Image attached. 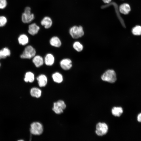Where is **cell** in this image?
Wrapping results in <instances>:
<instances>
[{"mask_svg": "<svg viewBox=\"0 0 141 141\" xmlns=\"http://www.w3.org/2000/svg\"><path fill=\"white\" fill-rule=\"evenodd\" d=\"M102 80L111 83H115L117 80L116 73L113 69H108L105 71L101 77Z\"/></svg>", "mask_w": 141, "mask_h": 141, "instance_id": "cell-1", "label": "cell"}, {"mask_svg": "<svg viewBox=\"0 0 141 141\" xmlns=\"http://www.w3.org/2000/svg\"><path fill=\"white\" fill-rule=\"evenodd\" d=\"M69 33L72 37L77 39L81 37L84 34V32L82 26H74L69 30Z\"/></svg>", "mask_w": 141, "mask_h": 141, "instance_id": "cell-2", "label": "cell"}, {"mask_svg": "<svg viewBox=\"0 0 141 141\" xmlns=\"http://www.w3.org/2000/svg\"><path fill=\"white\" fill-rule=\"evenodd\" d=\"M36 53V50L31 45H28L25 48L20 57L23 59H31L35 56Z\"/></svg>", "mask_w": 141, "mask_h": 141, "instance_id": "cell-3", "label": "cell"}, {"mask_svg": "<svg viewBox=\"0 0 141 141\" xmlns=\"http://www.w3.org/2000/svg\"><path fill=\"white\" fill-rule=\"evenodd\" d=\"M30 130L31 133L33 135H40L43 132V126L40 123L34 122L31 124Z\"/></svg>", "mask_w": 141, "mask_h": 141, "instance_id": "cell-4", "label": "cell"}, {"mask_svg": "<svg viewBox=\"0 0 141 141\" xmlns=\"http://www.w3.org/2000/svg\"><path fill=\"white\" fill-rule=\"evenodd\" d=\"M108 129V126L106 124L99 122L96 125L95 133L98 136H103L107 134Z\"/></svg>", "mask_w": 141, "mask_h": 141, "instance_id": "cell-5", "label": "cell"}, {"mask_svg": "<svg viewBox=\"0 0 141 141\" xmlns=\"http://www.w3.org/2000/svg\"><path fill=\"white\" fill-rule=\"evenodd\" d=\"M66 107L65 102L62 100H59L54 103L52 109L56 114H60L63 113Z\"/></svg>", "mask_w": 141, "mask_h": 141, "instance_id": "cell-6", "label": "cell"}, {"mask_svg": "<svg viewBox=\"0 0 141 141\" xmlns=\"http://www.w3.org/2000/svg\"><path fill=\"white\" fill-rule=\"evenodd\" d=\"M61 67L64 70L70 69L72 67L71 60L68 58H64L61 60L60 62Z\"/></svg>", "mask_w": 141, "mask_h": 141, "instance_id": "cell-7", "label": "cell"}, {"mask_svg": "<svg viewBox=\"0 0 141 141\" xmlns=\"http://www.w3.org/2000/svg\"><path fill=\"white\" fill-rule=\"evenodd\" d=\"M34 18V16L33 13H22L21 19L22 22L24 23H28L31 22Z\"/></svg>", "mask_w": 141, "mask_h": 141, "instance_id": "cell-8", "label": "cell"}, {"mask_svg": "<svg viewBox=\"0 0 141 141\" xmlns=\"http://www.w3.org/2000/svg\"><path fill=\"white\" fill-rule=\"evenodd\" d=\"M39 86L41 87L45 86L47 83L48 79L46 76L44 74H41L37 78Z\"/></svg>", "mask_w": 141, "mask_h": 141, "instance_id": "cell-9", "label": "cell"}, {"mask_svg": "<svg viewBox=\"0 0 141 141\" xmlns=\"http://www.w3.org/2000/svg\"><path fill=\"white\" fill-rule=\"evenodd\" d=\"M39 29V27L36 23H33L29 26L28 32L30 34L33 36L38 33Z\"/></svg>", "mask_w": 141, "mask_h": 141, "instance_id": "cell-10", "label": "cell"}, {"mask_svg": "<svg viewBox=\"0 0 141 141\" xmlns=\"http://www.w3.org/2000/svg\"><path fill=\"white\" fill-rule=\"evenodd\" d=\"M40 23L41 25L44 26L45 28L48 29L51 26L52 22L50 17L45 16L41 20Z\"/></svg>", "mask_w": 141, "mask_h": 141, "instance_id": "cell-11", "label": "cell"}, {"mask_svg": "<svg viewBox=\"0 0 141 141\" xmlns=\"http://www.w3.org/2000/svg\"><path fill=\"white\" fill-rule=\"evenodd\" d=\"M32 62L36 67H39L43 65L44 61L42 56L37 55L33 57Z\"/></svg>", "mask_w": 141, "mask_h": 141, "instance_id": "cell-12", "label": "cell"}, {"mask_svg": "<svg viewBox=\"0 0 141 141\" xmlns=\"http://www.w3.org/2000/svg\"><path fill=\"white\" fill-rule=\"evenodd\" d=\"M55 58L54 56L50 53L47 54L45 57L44 61L45 64L48 66H51L54 63Z\"/></svg>", "mask_w": 141, "mask_h": 141, "instance_id": "cell-13", "label": "cell"}, {"mask_svg": "<svg viewBox=\"0 0 141 141\" xmlns=\"http://www.w3.org/2000/svg\"><path fill=\"white\" fill-rule=\"evenodd\" d=\"M120 12L124 14H128L130 11L131 8L129 4L124 3L121 5L119 8Z\"/></svg>", "mask_w": 141, "mask_h": 141, "instance_id": "cell-14", "label": "cell"}, {"mask_svg": "<svg viewBox=\"0 0 141 141\" xmlns=\"http://www.w3.org/2000/svg\"><path fill=\"white\" fill-rule=\"evenodd\" d=\"M50 43L52 46L59 47L61 45V42L60 39L57 36L52 37L50 40Z\"/></svg>", "mask_w": 141, "mask_h": 141, "instance_id": "cell-15", "label": "cell"}, {"mask_svg": "<svg viewBox=\"0 0 141 141\" xmlns=\"http://www.w3.org/2000/svg\"><path fill=\"white\" fill-rule=\"evenodd\" d=\"M30 93L32 96L37 98H38L41 96L42 91L39 88L34 87L31 89Z\"/></svg>", "mask_w": 141, "mask_h": 141, "instance_id": "cell-16", "label": "cell"}, {"mask_svg": "<svg viewBox=\"0 0 141 141\" xmlns=\"http://www.w3.org/2000/svg\"><path fill=\"white\" fill-rule=\"evenodd\" d=\"M53 81L57 83H60L63 81V76L62 74L59 72H56L52 75Z\"/></svg>", "mask_w": 141, "mask_h": 141, "instance_id": "cell-17", "label": "cell"}, {"mask_svg": "<svg viewBox=\"0 0 141 141\" xmlns=\"http://www.w3.org/2000/svg\"><path fill=\"white\" fill-rule=\"evenodd\" d=\"M34 80V75L33 73L28 72L26 73L24 78V80L25 82L32 83Z\"/></svg>", "mask_w": 141, "mask_h": 141, "instance_id": "cell-18", "label": "cell"}, {"mask_svg": "<svg viewBox=\"0 0 141 141\" xmlns=\"http://www.w3.org/2000/svg\"><path fill=\"white\" fill-rule=\"evenodd\" d=\"M123 112L122 108L120 107H114L111 110L112 115L115 116H120Z\"/></svg>", "mask_w": 141, "mask_h": 141, "instance_id": "cell-19", "label": "cell"}, {"mask_svg": "<svg viewBox=\"0 0 141 141\" xmlns=\"http://www.w3.org/2000/svg\"><path fill=\"white\" fill-rule=\"evenodd\" d=\"M18 40L19 43L22 45L27 44L28 42V38L25 34H22L19 37Z\"/></svg>", "mask_w": 141, "mask_h": 141, "instance_id": "cell-20", "label": "cell"}, {"mask_svg": "<svg viewBox=\"0 0 141 141\" xmlns=\"http://www.w3.org/2000/svg\"><path fill=\"white\" fill-rule=\"evenodd\" d=\"M10 52L7 48H5L0 50V59L4 58L10 55Z\"/></svg>", "mask_w": 141, "mask_h": 141, "instance_id": "cell-21", "label": "cell"}, {"mask_svg": "<svg viewBox=\"0 0 141 141\" xmlns=\"http://www.w3.org/2000/svg\"><path fill=\"white\" fill-rule=\"evenodd\" d=\"M73 48L77 51L80 52L82 51L83 49V46L79 42H75L73 45Z\"/></svg>", "mask_w": 141, "mask_h": 141, "instance_id": "cell-22", "label": "cell"}, {"mask_svg": "<svg viewBox=\"0 0 141 141\" xmlns=\"http://www.w3.org/2000/svg\"><path fill=\"white\" fill-rule=\"evenodd\" d=\"M111 4L113 5L114 8L115 9V11H116V13L117 14V15L118 18L120 20V22H121L122 25L124 27H125V24L124 23V21L121 17L120 15L119 14V12L118 11V7L117 5L115 3L112 2L111 3Z\"/></svg>", "mask_w": 141, "mask_h": 141, "instance_id": "cell-23", "label": "cell"}, {"mask_svg": "<svg viewBox=\"0 0 141 141\" xmlns=\"http://www.w3.org/2000/svg\"><path fill=\"white\" fill-rule=\"evenodd\" d=\"M133 34L135 35H140L141 34V26H137L133 27L132 30Z\"/></svg>", "mask_w": 141, "mask_h": 141, "instance_id": "cell-24", "label": "cell"}, {"mask_svg": "<svg viewBox=\"0 0 141 141\" xmlns=\"http://www.w3.org/2000/svg\"><path fill=\"white\" fill-rule=\"evenodd\" d=\"M7 20L6 18L4 16H0V27L4 26L6 24Z\"/></svg>", "mask_w": 141, "mask_h": 141, "instance_id": "cell-25", "label": "cell"}, {"mask_svg": "<svg viewBox=\"0 0 141 141\" xmlns=\"http://www.w3.org/2000/svg\"><path fill=\"white\" fill-rule=\"evenodd\" d=\"M7 4L6 0H0V9H4L6 7Z\"/></svg>", "mask_w": 141, "mask_h": 141, "instance_id": "cell-26", "label": "cell"}, {"mask_svg": "<svg viewBox=\"0 0 141 141\" xmlns=\"http://www.w3.org/2000/svg\"><path fill=\"white\" fill-rule=\"evenodd\" d=\"M24 13H31V8L29 7H26L24 10Z\"/></svg>", "mask_w": 141, "mask_h": 141, "instance_id": "cell-27", "label": "cell"}, {"mask_svg": "<svg viewBox=\"0 0 141 141\" xmlns=\"http://www.w3.org/2000/svg\"><path fill=\"white\" fill-rule=\"evenodd\" d=\"M137 120L138 122H141V113L138 115L137 117Z\"/></svg>", "mask_w": 141, "mask_h": 141, "instance_id": "cell-28", "label": "cell"}, {"mask_svg": "<svg viewBox=\"0 0 141 141\" xmlns=\"http://www.w3.org/2000/svg\"><path fill=\"white\" fill-rule=\"evenodd\" d=\"M105 3H110L111 0H102Z\"/></svg>", "mask_w": 141, "mask_h": 141, "instance_id": "cell-29", "label": "cell"}, {"mask_svg": "<svg viewBox=\"0 0 141 141\" xmlns=\"http://www.w3.org/2000/svg\"><path fill=\"white\" fill-rule=\"evenodd\" d=\"M0 65H1V64H0Z\"/></svg>", "mask_w": 141, "mask_h": 141, "instance_id": "cell-30", "label": "cell"}]
</instances>
